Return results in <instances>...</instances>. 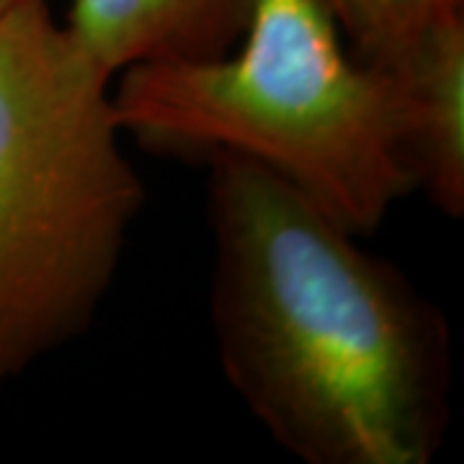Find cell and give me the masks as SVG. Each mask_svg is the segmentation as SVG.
I'll return each mask as SVG.
<instances>
[{
    "label": "cell",
    "mask_w": 464,
    "mask_h": 464,
    "mask_svg": "<svg viewBox=\"0 0 464 464\" xmlns=\"http://www.w3.org/2000/svg\"><path fill=\"white\" fill-rule=\"evenodd\" d=\"M204 163L209 315L235 395L299 462H431L451 411L441 310L282 179Z\"/></svg>",
    "instance_id": "obj_1"
},
{
    "label": "cell",
    "mask_w": 464,
    "mask_h": 464,
    "mask_svg": "<svg viewBox=\"0 0 464 464\" xmlns=\"http://www.w3.org/2000/svg\"><path fill=\"white\" fill-rule=\"evenodd\" d=\"M111 103L124 137L243 158L362 237L415 191L400 78L359 60L317 0H253L232 50L127 67Z\"/></svg>",
    "instance_id": "obj_2"
},
{
    "label": "cell",
    "mask_w": 464,
    "mask_h": 464,
    "mask_svg": "<svg viewBox=\"0 0 464 464\" xmlns=\"http://www.w3.org/2000/svg\"><path fill=\"white\" fill-rule=\"evenodd\" d=\"M111 83L50 0L0 14V387L91 328L142 209Z\"/></svg>",
    "instance_id": "obj_3"
},
{
    "label": "cell",
    "mask_w": 464,
    "mask_h": 464,
    "mask_svg": "<svg viewBox=\"0 0 464 464\" xmlns=\"http://www.w3.org/2000/svg\"><path fill=\"white\" fill-rule=\"evenodd\" d=\"M253 0H70L65 29L111 78L148 63L217 57L235 47Z\"/></svg>",
    "instance_id": "obj_4"
},
{
    "label": "cell",
    "mask_w": 464,
    "mask_h": 464,
    "mask_svg": "<svg viewBox=\"0 0 464 464\" xmlns=\"http://www.w3.org/2000/svg\"><path fill=\"white\" fill-rule=\"evenodd\" d=\"M408 99L415 191L464 215V16L439 26L395 70Z\"/></svg>",
    "instance_id": "obj_5"
},
{
    "label": "cell",
    "mask_w": 464,
    "mask_h": 464,
    "mask_svg": "<svg viewBox=\"0 0 464 464\" xmlns=\"http://www.w3.org/2000/svg\"><path fill=\"white\" fill-rule=\"evenodd\" d=\"M351 52L369 65L395 70L426 36L464 16V0H317Z\"/></svg>",
    "instance_id": "obj_6"
},
{
    "label": "cell",
    "mask_w": 464,
    "mask_h": 464,
    "mask_svg": "<svg viewBox=\"0 0 464 464\" xmlns=\"http://www.w3.org/2000/svg\"><path fill=\"white\" fill-rule=\"evenodd\" d=\"M18 3H26V0H0V14H5L8 8H14Z\"/></svg>",
    "instance_id": "obj_7"
}]
</instances>
